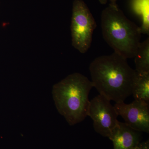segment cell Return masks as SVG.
<instances>
[{"label": "cell", "instance_id": "1", "mask_svg": "<svg viewBox=\"0 0 149 149\" xmlns=\"http://www.w3.org/2000/svg\"><path fill=\"white\" fill-rule=\"evenodd\" d=\"M89 70L93 87L109 100L124 102L132 95L136 71L118 54L114 52L97 57L91 63Z\"/></svg>", "mask_w": 149, "mask_h": 149}, {"label": "cell", "instance_id": "2", "mask_svg": "<svg viewBox=\"0 0 149 149\" xmlns=\"http://www.w3.org/2000/svg\"><path fill=\"white\" fill-rule=\"evenodd\" d=\"M91 80L78 72L72 73L54 85L52 95L58 112L70 125L82 122L88 116Z\"/></svg>", "mask_w": 149, "mask_h": 149}, {"label": "cell", "instance_id": "3", "mask_svg": "<svg viewBox=\"0 0 149 149\" xmlns=\"http://www.w3.org/2000/svg\"><path fill=\"white\" fill-rule=\"evenodd\" d=\"M101 26L104 40L114 52L127 59L134 57L141 42V29L125 16L118 5L109 4L103 10Z\"/></svg>", "mask_w": 149, "mask_h": 149}, {"label": "cell", "instance_id": "4", "mask_svg": "<svg viewBox=\"0 0 149 149\" xmlns=\"http://www.w3.org/2000/svg\"><path fill=\"white\" fill-rule=\"evenodd\" d=\"M96 27L95 18L84 1L74 0L70 25L73 47L81 53H85L91 47Z\"/></svg>", "mask_w": 149, "mask_h": 149}, {"label": "cell", "instance_id": "5", "mask_svg": "<svg viewBox=\"0 0 149 149\" xmlns=\"http://www.w3.org/2000/svg\"><path fill=\"white\" fill-rule=\"evenodd\" d=\"M110 102L99 94L90 101L88 112V116L93 119L95 131L109 138L119 121L118 114Z\"/></svg>", "mask_w": 149, "mask_h": 149}, {"label": "cell", "instance_id": "6", "mask_svg": "<svg viewBox=\"0 0 149 149\" xmlns=\"http://www.w3.org/2000/svg\"><path fill=\"white\" fill-rule=\"evenodd\" d=\"M114 107L130 128L142 133H149V104L135 100L129 104L116 103Z\"/></svg>", "mask_w": 149, "mask_h": 149}, {"label": "cell", "instance_id": "7", "mask_svg": "<svg viewBox=\"0 0 149 149\" xmlns=\"http://www.w3.org/2000/svg\"><path fill=\"white\" fill-rule=\"evenodd\" d=\"M141 139L142 132L120 121L109 137L113 143V149H133L139 146Z\"/></svg>", "mask_w": 149, "mask_h": 149}, {"label": "cell", "instance_id": "8", "mask_svg": "<svg viewBox=\"0 0 149 149\" xmlns=\"http://www.w3.org/2000/svg\"><path fill=\"white\" fill-rule=\"evenodd\" d=\"M132 95L135 100L149 104V73L136 72Z\"/></svg>", "mask_w": 149, "mask_h": 149}, {"label": "cell", "instance_id": "9", "mask_svg": "<svg viewBox=\"0 0 149 149\" xmlns=\"http://www.w3.org/2000/svg\"><path fill=\"white\" fill-rule=\"evenodd\" d=\"M132 10L141 20L140 27L142 34L149 35V0H131Z\"/></svg>", "mask_w": 149, "mask_h": 149}, {"label": "cell", "instance_id": "10", "mask_svg": "<svg viewBox=\"0 0 149 149\" xmlns=\"http://www.w3.org/2000/svg\"><path fill=\"white\" fill-rule=\"evenodd\" d=\"M134 58L136 72L149 73V38L140 43Z\"/></svg>", "mask_w": 149, "mask_h": 149}, {"label": "cell", "instance_id": "11", "mask_svg": "<svg viewBox=\"0 0 149 149\" xmlns=\"http://www.w3.org/2000/svg\"><path fill=\"white\" fill-rule=\"evenodd\" d=\"M138 146L140 149H149V140L141 143H140Z\"/></svg>", "mask_w": 149, "mask_h": 149}, {"label": "cell", "instance_id": "12", "mask_svg": "<svg viewBox=\"0 0 149 149\" xmlns=\"http://www.w3.org/2000/svg\"><path fill=\"white\" fill-rule=\"evenodd\" d=\"M100 3L102 4H105L108 1H109L110 5L112 6H117L116 1L117 0H99Z\"/></svg>", "mask_w": 149, "mask_h": 149}, {"label": "cell", "instance_id": "13", "mask_svg": "<svg viewBox=\"0 0 149 149\" xmlns=\"http://www.w3.org/2000/svg\"><path fill=\"white\" fill-rule=\"evenodd\" d=\"M133 149H140V148L139 147V146H138L135 147V148H134Z\"/></svg>", "mask_w": 149, "mask_h": 149}]
</instances>
